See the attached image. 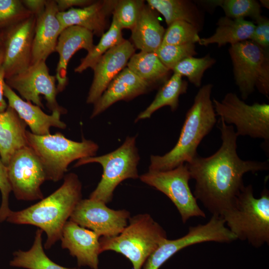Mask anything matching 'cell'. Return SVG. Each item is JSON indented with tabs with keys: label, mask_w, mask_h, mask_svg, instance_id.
Listing matches in <instances>:
<instances>
[{
	"label": "cell",
	"mask_w": 269,
	"mask_h": 269,
	"mask_svg": "<svg viewBox=\"0 0 269 269\" xmlns=\"http://www.w3.org/2000/svg\"><path fill=\"white\" fill-rule=\"evenodd\" d=\"M140 180L167 196L178 211L185 223L193 217H206L189 185L191 179L186 163L166 171H151L139 176Z\"/></svg>",
	"instance_id": "10"
},
{
	"label": "cell",
	"mask_w": 269,
	"mask_h": 269,
	"mask_svg": "<svg viewBox=\"0 0 269 269\" xmlns=\"http://www.w3.org/2000/svg\"><path fill=\"white\" fill-rule=\"evenodd\" d=\"M127 67L143 81L151 86L163 83L169 71L155 52L140 51L134 53L127 64Z\"/></svg>",
	"instance_id": "28"
},
{
	"label": "cell",
	"mask_w": 269,
	"mask_h": 269,
	"mask_svg": "<svg viewBox=\"0 0 269 269\" xmlns=\"http://www.w3.org/2000/svg\"><path fill=\"white\" fill-rule=\"evenodd\" d=\"M131 30L134 47L148 52H155L161 46L165 31L153 9L145 4Z\"/></svg>",
	"instance_id": "24"
},
{
	"label": "cell",
	"mask_w": 269,
	"mask_h": 269,
	"mask_svg": "<svg viewBox=\"0 0 269 269\" xmlns=\"http://www.w3.org/2000/svg\"><path fill=\"white\" fill-rule=\"evenodd\" d=\"M81 197L82 184L75 173H70L65 175L62 185L51 194L25 209L10 211L6 220L38 227L47 235L44 247L48 249L60 239L64 226Z\"/></svg>",
	"instance_id": "2"
},
{
	"label": "cell",
	"mask_w": 269,
	"mask_h": 269,
	"mask_svg": "<svg viewBox=\"0 0 269 269\" xmlns=\"http://www.w3.org/2000/svg\"><path fill=\"white\" fill-rule=\"evenodd\" d=\"M261 2V6H263L264 7H265L266 8H269V0H260Z\"/></svg>",
	"instance_id": "43"
},
{
	"label": "cell",
	"mask_w": 269,
	"mask_h": 269,
	"mask_svg": "<svg viewBox=\"0 0 269 269\" xmlns=\"http://www.w3.org/2000/svg\"><path fill=\"white\" fill-rule=\"evenodd\" d=\"M213 85L202 86L187 111L178 140L169 152L163 155H151L149 170L166 171L184 162H190L197 155V148L217 122L211 99Z\"/></svg>",
	"instance_id": "3"
},
{
	"label": "cell",
	"mask_w": 269,
	"mask_h": 269,
	"mask_svg": "<svg viewBox=\"0 0 269 269\" xmlns=\"http://www.w3.org/2000/svg\"><path fill=\"white\" fill-rule=\"evenodd\" d=\"M28 145L36 154L44 168L46 179L57 182L64 178L69 165L73 161L95 156L98 145L83 138L75 141L60 133L44 135L26 131Z\"/></svg>",
	"instance_id": "6"
},
{
	"label": "cell",
	"mask_w": 269,
	"mask_h": 269,
	"mask_svg": "<svg viewBox=\"0 0 269 269\" xmlns=\"http://www.w3.org/2000/svg\"><path fill=\"white\" fill-rule=\"evenodd\" d=\"M5 76L4 69L0 66V113L3 112L7 109L8 104L4 99V85L5 83Z\"/></svg>",
	"instance_id": "41"
},
{
	"label": "cell",
	"mask_w": 269,
	"mask_h": 269,
	"mask_svg": "<svg viewBox=\"0 0 269 269\" xmlns=\"http://www.w3.org/2000/svg\"><path fill=\"white\" fill-rule=\"evenodd\" d=\"M33 15L21 0H0V32Z\"/></svg>",
	"instance_id": "34"
},
{
	"label": "cell",
	"mask_w": 269,
	"mask_h": 269,
	"mask_svg": "<svg viewBox=\"0 0 269 269\" xmlns=\"http://www.w3.org/2000/svg\"><path fill=\"white\" fill-rule=\"evenodd\" d=\"M2 32H0V47L2 46Z\"/></svg>",
	"instance_id": "44"
},
{
	"label": "cell",
	"mask_w": 269,
	"mask_h": 269,
	"mask_svg": "<svg viewBox=\"0 0 269 269\" xmlns=\"http://www.w3.org/2000/svg\"><path fill=\"white\" fill-rule=\"evenodd\" d=\"M134 51L133 44L124 39L97 61L92 68L94 76L86 99L87 104H94L99 99L110 82L126 68Z\"/></svg>",
	"instance_id": "16"
},
{
	"label": "cell",
	"mask_w": 269,
	"mask_h": 269,
	"mask_svg": "<svg viewBox=\"0 0 269 269\" xmlns=\"http://www.w3.org/2000/svg\"><path fill=\"white\" fill-rule=\"evenodd\" d=\"M117 0L94 1L82 8H72L58 12L57 17L62 30L71 26H79L91 31L94 35L101 36L107 26L109 15L113 13Z\"/></svg>",
	"instance_id": "22"
},
{
	"label": "cell",
	"mask_w": 269,
	"mask_h": 269,
	"mask_svg": "<svg viewBox=\"0 0 269 269\" xmlns=\"http://www.w3.org/2000/svg\"><path fill=\"white\" fill-rule=\"evenodd\" d=\"M7 168L11 190L17 199L33 201L43 198L40 186L47 180L45 172L30 146L17 150Z\"/></svg>",
	"instance_id": "13"
},
{
	"label": "cell",
	"mask_w": 269,
	"mask_h": 269,
	"mask_svg": "<svg viewBox=\"0 0 269 269\" xmlns=\"http://www.w3.org/2000/svg\"><path fill=\"white\" fill-rule=\"evenodd\" d=\"M161 62L170 70L184 59L197 54L194 43L161 45L155 52Z\"/></svg>",
	"instance_id": "35"
},
{
	"label": "cell",
	"mask_w": 269,
	"mask_h": 269,
	"mask_svg": "<svg viewBox=\"0 0 269 269\" xmlns=\"http://www.w3.org/2000/svg\"><path fill=\"white\" fill-rule=\"evenodd\" d=\"M144 4V1L141 0H117L112 14L122 29L132 30Z\"/></svg>",
	"instance_id": "36"
},
{
	"label": "cell",
	"mask_w": 269,
	"mask_h": 269,
	"mask_svg": "<svg viewBox=\"0 0 269 269\" xmlns=\"http://www.w3.org/2000/svg\"><path fill=\"white\" fill-rule=\"evenodd\" d=\"M216 63L209 54L197 58L190 56L177 63L172 71L181 76H186L189 81L196 87H200L204 73Z\"/></svg>",
	"instance_id": "31"
},
{
	"label": "cell",
	"mask_w": 269,
	"mask_h": 269,
	"mask_svg": "<svg viewBox=\"0 0 269 269\" xmlns=\"http://www.w3.org/2000/svg\"><path fill=\"white\" fill-rule=\"evenodd\" d=\"M167 239L163 228L148 214L130 217L118 235L99 239L100 252L112 251L126 257L134 269H141L150 255Z\"/></svg>",
	"instance_id": "5"
},
{
	"label": "cell",
	"mask_w": 269,
	"mask_h": 269,
	"mask_svg": "<svg viewBox=\"0 0 269 269\" xmlns=\"http://www.w3.org/2000/svg\"><path fill=\"white\" fill-rule=\"evenodd\" d=\"M135 136L127 137L117 149L107 154L78 160L75 167L90 163H98L103 167L102 178L89 198L110 202L117 186L123 181L139 178L137 166L139 160Z\"/></svg>",
	"instance_id": "7"
},
{
	"label": "cell",
	"mask_w": 269,
	"mask_h": 269,
	"mask_svg": "<svg viewBox=\"0 0 269 269\" xmlns=\"http://www.w3.org/2000/svg\"><path fill=\"white\" fill-rule=\"evenodd\" d=\"M255 24L245 19H234L227 16L220 17L217 27L211 36L200 38V45L217 44L219 47L230 44L233 45L249 40L255 27Z\"/></svg>",
	"instance_id": "25"
},
{
	"label": "cell",
	"mask_w": 269,
	"mask_h": 269,
	"mask_svg": "<svg viewBox=\"0 0 269 269\" xmlns=\"http://www.w3.org/2000/svg\"><path fill=\"white\" fill-rule=\"evenodd\" d=\"M4 57V51L2 46L0 47V66L2 64Z\"/></svg>",
	"instance_id": "42"
},
{
	"label": "cell",
	"mask_w": 269,
	"mask_h": 269,
	"mask_svg": "<svg viewBox=\"0 0 269 269\" xmlns=\"http://www.w3.org/2000/svg\"><path fill=\"white\" fill-rule=\"evenodd\" d=\"M24 6L35 17L44 10L46 0H21Z\"/></svg>",
	"instance_id": "40"
},
{
	"label": "cell",
	"mask_w": 269,
	"mask_h": 269,
	"mask_svg": "<svg viewBox=\"0 0 269 269\" xmlns=\"http://www.w3.org/2000/svg\"><path fill=\"white\" fill-rule=\"evenodd\" d=\"M256 25L250 40L263 49L269 51V20L267 17L261 15L255 20Z\"/></svg>",
	"instance_id": "38"
},
{
	"label": "cell",
	"mask_w": 269,
	"mask_h": 269,
	"mask_svg": "<svg viewBox=\"0 0 269 269\" xmlns=\"http://www.w3.org/2000/svg\"><path fill=\"white\" fill-rule=\"evenodd\" d=\"M93 35L91 31L76 25L66 28L60 33L55 48L59 55L55 75L58 93L62 92L67 85V66L70 60L81 49L87 52L93 49L95 46Z\"/></svg>",
	"instance_id": "19"
},
{
	"label": "cell",
	"mask_w": 269,
	"mask_h": 269,
	"mask_svg": "<svg viewBox=\"0 0 269 269\" xmlns=\"http://www.w3.org/2000/svg\"><path fill=\"white\" fill-rule=\"evenodd\" d=\"M4 96L8 106L12 108L19 118L28 126L31 133L38 135L50 134V128L64 129L66 125L60 120L62 114L58 111L51 115L45 113L39 106L24 100L6 83L4 85Z\"/></svg>",
	"instance_id": "20"
},
{
	"label": "cell",
	"mask_w": 269,
	"mask_h": 269,
	"mask_svg": "<svg viewBox=\"0 0 269 269\" xmlns=\"http://www.w3.org/2000/svg\"><path fill=\"white\" fill-rule=\"evenodd\" d=\"M122 31V28L116 17L113 15L109 29L102 34L99 43L95 45L93 49L81 59L79 65L74 69V72L81 73L88 68L92 69L97 61L107 51L125 39L123 38Z\"/></svg>",
	"instance_id": "30"
},
{
	"label": "cell",
	"mask_w": 269,
	"mask_h": 269,
	"mask_svg": "<svg viewBox=\"0 0 269 269\" xmlns=\"http://www.w3.org/2000/svg\"><path fill=\"white\" fill-rule=\"evenodd\" d=\"M222 144L212 155H197L185 163L195 181L193 195L212 215L221 216L231 208L245 186L244 175L267 171L268 161L244 160L237 152L238 135L233 125L220 118Z\"/></svg>",
	"instance_id": "1"
},
{
	"label": "cell",
	"mask_w": 269,
	"mask_h": 269,
	"mask_svg": "<svg viewBox=\"0 0 269 269\" xmlns=\"http://www.w3.org/2000/svg\"><path fill=\"white\" fill-rule=\"evenodd\" d=\"M26 126L12 108L0 113V156L6 166L17 150L28 146Z\"/></svg>",
	"instance_id": "23"
},
{
	"label": "cell",
	"mask_w": 269,
	"mask_h": 269,
	"mask_svg": "<svg viewBox=\"0 0 269 269\" xmlns=\"http://www.w3.org/2000/svg\"><path fill=\"white\" fill-rule=\"evenodd\" d=\"M236 240L223 218L212 215L206 224L190 226L184 236L175 240L165 239L148 258L143 269H158L177 252L194 244L207 242L230 243Z\"/></svg>",
	"instance_id": "11"
},
{
	"label": "cell",
	"mask_w": 269,
	"mask_h": 269,
	"mask_svg": "<svg viewBox=\"0 0 269 269\" xmlns=\"http://www.w3.org/2000/svg\"><path fill=\"white\" fill-rule=\"evenodd\" d=\"M216 116L227 125H234L238 136H249L264 140L266 150L269 143V105L246 104L236 94L228 93L220 101L213 99Z\"/></svg>",
	"instance_id": "9"
},
{
	"label": "cell",
	"mask_w": 269,
	"mask_h": 269,
	"mask_svg": "<svg viewBox=\"0 0 269 269\" xmlns=\"http://www.w3.org/2000/svg\"><path fill=\"white\" fill-rule=\"evenodd\" d=\"M92 0H55L59 12L65 11L70 8H82L94 2Z\"/></svg>",
	"instance_id": "39"
},
{
	"label": "cell",
	"mask_w": 269,
	"mask_h": 269,
	"mask_svg": "<svg viewBox=\"0 0 269 269\" xmlns=\"http://www.w3.org/2000/svg\"><path fill=\"white\" fill-rule=\"evenodd\" d=\"M229 52L242 98L246 100L255 88L269 98V51L247 40L231 45Z\"/></svg>",
	"instance_id": "8"
},
{
	"label": "cell",
	"mask_w": 269,
	"mask_h": 269,
	"mask_svg": "<svg viewBox=\"0 0 269 269\" xmlns=\"http://www.w3.org/2000/svg\"><path fill=\"white\" fill-rule=\"evenodd\" d=\"M99 239L94 231L70 220L64 226L60 238L62 248L76 258L79 267L88 266L92 269H98Z\"/></svg>",
	"instance_id": "17"
},
{
	"label": "cell",
	"mask_w": 269,
	"mask_h": 269,
	"mask_svg": "<svg viewBox=\"0 0 269 269\" xmlns=\"http://www.w3.org/2000/svg\"><path fill=\"white\" fill-rule=\"evenodd\" d=\"M0 191L1 203L0 207V222L6 219L10 210L8 207V198L11 187L8 179L7 166L0 156Z\"/></svg>",
	"instance_id": "37"
},
{
	"label": "cell",
	"mask_w": 269,
	"mask_h": 269,
	"mask_svg": "<svg viewBox=\"0 0 269 269\" xmlns=\"http://www.w3.org/2000/svg\"><path fill=\"white\" fill-rule=\"evenodd\" d=\"M56 76L50 74L46 61L31 64L24 71L5 79V82L12 90H16L22 99L44 108L40 96L43 95L46 106L51 112L58 111L62 115L67 110L60 106L57 100L58 93Z\"/></svg>",
	"instance_id": "12"
},
{
	"label": "cell",
	"mask_w": 269,
	"mask_h": 269,
	"mask_svg": "<svg viewBox=\"0 0 269 269\" xmlns=\"http://www.w3.org/2000/svg\"><path fill=\"white\" fill-rule=\"evenodd\" d=\"M237 240L255 248L269 244V191L265 187L260 198L254 197L253 186H245L235 203L221 216Z\"/></svg>",
	"instance_id": "4"
},
{
	"label": "cell",
	"mask_w": 269,
	"mask_h": 269,
	"mask_svg": "<svg viewBox=\"0 0 269 269\" xmlns=\"http://www.w3.org/2000/svg\"><path fill=\"white\" fill-rule=\"evenodd\" d=\"M130 218V213L126 210H113L102 202L89 198L78 203L69 220L94 231L100 237H111L122 232Z\"/></svg>",
	"instance_id": "14"
},
{
	"label": "cell",
	"mask_w": 269,
	"mask_h": 269,
	"mask_svg": "<svg viewBox=\"0 0 269 269\" xmlns=\"http://www.w3.org/2000/svg\"><path fill=\"white\" fill-rule=\"evenodd\" d=\"M148 5L164 17L168 26L176 21H184L199 31L203 26V17L197 6L185 0H147Z\"/></svg>",
	"instance_id": "26"
},
{
	"label": "cell",
	"mask_w": 269,
	"mask_h": 269,
	"mask_svg": "<svg viewBox=\"0 0 269 269\" xmlns=\"http://www.w3.org/2000/svg\"><path fill=\"white\" fill-rule=\"evenodd\" d=\"M58 12L55 0H46L44 11L35 17L31 64L46 61L55 52L58 37L63 31L57 17Z\"/></svg>",
	"instance_id": "18"
},
{
	"label": "cell",
	"mask_w": 269,
	"mask_h": 269,
	"mask_svg": "<svg viewBox=\"0 0 269 269\" xmlns=\"http://www.w3.org/2000/svg\"><path fill=\"white\" fill-rule=\"evenodd\" d=\"M199 30L184 21H176L165 30L161 45H182L199 41Z\"/></svg>",
	"instance_id": "33"
},
{
	"label": "cell",
	"mask_w": 269,
	"mask_h": 269,
	"mask_svg": "<svg viewBox=\"0 0 269 269\" xmlns=\"http://www.w3.org/2000/svg\"><path fill=\"white\" fill-rule=\"evenodd\" d=\"M152 86L128 67L125 68L113 79L94 104L90 118L93 119L100 115L119 101L130 100L145 93Z\"/></svg>",
	"instance_id": "21"
},
{
	"label": "cell",
	"mask_w": 269,
	"mask_h": 269,
	"mask_svg": "<svg viewBox=\"0 0 269 269\" xmlns=\"http://www.w3.org/2000/svg\"><path fill=\"white\" fill-rule=\"evenodd\" d=\"M220 6L225 16L234 19L250 17L255 21L262 15L261 6L255 0H222L211 1V3Z\"/></svg>",
	"instance_id": "32"
},
{
	"label": "cell",
	"mask_w": 269,
	"mask_h": 269,
	"mask_svg": "<svg viewBox=\"0 0 269 269\" xmlns=\"http://www.w3.org/2000/svg\"><path fill=\"white\" fill-rule=\"evenodd\" d=\"M35 21V16L32 15L2 32L4 51L2 66L5 79L24 71L31 65Z\"/></svg>",
	"instance_id": "15"
},
{
	"label": "cell",
	"mask_w": 269,
	"mask_h": 269,
	"mask_svg": "<svg viewBox=\"0 0 269 269\" xmlns=\"http://www.w3.org/2000/svg\"><path fill=\"white\" fill-rule=\"evenodd\" d=\"M43 231L37 230L32 247L27 251L18 250L13 253L10 262L12 267L27 269H79L67 268L56 264L45 254L42 245Z\"/></svg>",
	"instance_id": "29"
},
{
	"label": "cell",
	"mask_w": 269,
	"mask_h": 269,
	"mask_svg": "<svg viewBox=\"0 0 269 269\" xmlns=\"http://www.w3.org/2000/svg\"><path fill=\"white\" fill-rule=\"evenodd\" d=\"M188 83L183 80L182 76L173 73L164 82L151 104L136 117L134 122L149 118L152 114L160 108L169 106L172 111L178 107L179 98L186 93Z\"/></svg>",
	"instance_id": "27"
}]
</instances>
